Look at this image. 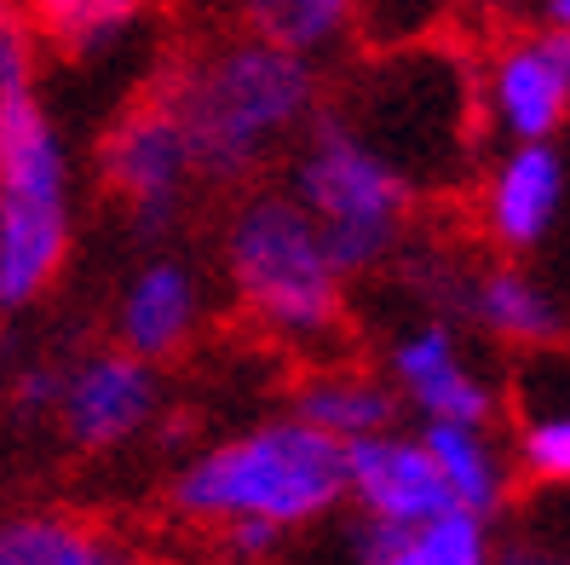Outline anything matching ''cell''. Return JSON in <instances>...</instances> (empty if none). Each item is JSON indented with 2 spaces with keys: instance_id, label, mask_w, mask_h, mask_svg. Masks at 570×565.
<instances>
[{
  "instance_id": "obj_1",
  "label": "cell",
  "mask_w": 570,
  "mask_h": 565,
  "mask_svg": "<svg viewBox=\"0 0 570 565\" xmlns=\"http://www.w3.org/2000/svg\"><path fill=\"white\" fill-rule=\"evenodd\" d=\"M156 87L174 105L196 174L208 185H248L254 174H265L277 156H288L299 127L317 110L312 58L254 36V29L179 58Z\"/></svg>"
},
{
  "instance_id": "obj_2",
  "label": "cell",
  "mask_w": 570,
  "mask_h": 565,
  "mask_svg": "<svg viewBox=\"0 0 570 565\" xmlns=\"http://www.w3.org/2000/svg\"><path fill=\"white\" fill-rule=\"evenodd\" d=\"M167 496L179 519L203 530L272 525L288 537L346 503V445L288 410L185 456Z\"/></svg>"
},
{
  "instance_id": "obj_3",
  "label": "cell",
  "mask_w": 570,
  "mask_h": 565,
  "mask_svg": "<svg viewBox=\"0 0 570 565\" xmlns=\"http://www.w3.org/2000/svg\"><path fill=\"white\" fill-rule=\"evenodd\" d=\"M225 277L237 306L288 347H323L346 323V272L288 191H248L230 208Z\"/></svg>"
},
{
  "instance_id": "obj_4",
  "label": "cell",
  "mask_w": 570,
  "mask_h": 565,
  "mask_svg": "<svg viewBox=\"0 0 570 565\" xmlns=\"http://www.w3.org/2000/svg\"><path fill=\"white\" fill-rule=\"evenodd\" d=\"M299 208L312 214L323 243L346 277L375 272V265L404 243V225L415 208V185L363 139L341 110H312L288 145V185Z\"/></svg>"
},
{
  "instance_id": "obj_5",
  "label": "cell",
  "mask_w": 570,
  "mask_h": 565,
  "mask_svg": "<svg viewBox=\"0 0 570 565\" xmlns=\"http://www.w3.org/2000/svg\"><path fill=\"white\" fill-rule=\"evenodd\" d=\"M70 260V156L41 98L0 92V312H23Z\"/></svg>"
},
{
  "instance_id": "obj_6",
  "label": "cell",
  "mask_w": 570,
  "mask_h": 565,
  "mask_svg": "<svg viewBox=\"0 0 570 565\" xmlns=\"http://www.w3.org/2000/svg\"><path fill=\"white\" fill-rule=\"evenodd\" d=\"M98 179H105V191L116 196V208L127 214L132 231L161 237V231L179 225V214L190 203V185L203 174H196L190 139H185L174 105L161 98V87H150L139 105H127L105 127Z\"/></svg>"
},
{
  "instance_id": "obj_7",
  "label": "cell",
  "mask_w": 570,
  "mask_h": 565,
  "mask_svg": "<svg viewBox=\"0 0 570 565\" xmlns=\"http://www.w3.org/2000/svg\"><path fill=\"white\" fill-rule=\"evenodd\" d=\"M156 410H161V376L150 358L105 347L58 370L52 416H58V434L76 450H92V456L121 450L139 434H150Z\"/></svg>"
},
{
  "instance_id": "obj_8",
  "label": "cell",
  "mask_w": 570,
  "mask_h": 565,
  "mask_svg": "<svg viewBox=\"0 0 570 565\" xmlns=\"http://www.w3.org/2000/svg\"><path fill=\"white\" fill-rule=\"evenodd\" d=\"M346 496L357 503V519H375V525H392V530L426 525V519L455 508L439 461L426 456V445L392 434V427L346 445Z\"/></svg>"
},
{
  "instance_id": "obj_9",
  "label": "cell",
  "mask_w": 570,
  "mask_h": 565,
  "mask_svg": "<svg viewBox=\"0 0 570 565\" xmlns=\"http://www.w3.org/2000/svg\"><path fill=\"white\" fill-rule=\"evenodd\" d=\"M490 116L513 139H553L570 116V29L501 47L490 64Z\"/></svg>"
},
{
  "instance_id": "obj_10",
  "label": "cell",
  "mask_w": 570,
  "mask_h": 565,
  "mask_svg": "<svg viewBox=\"0 0 570 565\" xmlns=\"http://www.w3.org/2000/svg\"><path fill=\"white\" fill-rule=\"evenodd\" d=\"M203 277L190 272L185 260H150L127 277L121 301H116V347L132 352V358H150V363H167L179 358L196 329H203Z\"/></svg>"
},
{
  "instance_id": "obj_11",
  "label": "cell",
  "mask_w": 570,
  "mask_h": 565,
  "mask_svg": "<svg viewBox=\"0 0 570 565\" xmlns=\"http://www.w3.org/2000/svg\"><path fill=\"white\" fill-rule=\"evenodd\" d=\"M392 387L404 405H415L426 421H473L490 427L495 392L490 381L466 363L461 341L444 323H421L392 347Z\"/></svg>"
},
{
  "instance_id": "obj_12",
  "label": "cell",
  "mask_w": 570,
  "mask_h": 565,
  "mask_svg": "<svg viewBox=\"0 0 570 565\" xmlns=\"http://www.w3.org/2000/svg\"><path fill=\"white\" fill-rule=\"evenodd\" d=\"M564 203V162L548 139H519L508 156L495 162L484 185V231L501 249H535L553 231Z\"/></svg>"
},
{
  "instance_id": "obj_13",
  "label": "cell",
  "mask_w": 570,
  "mask_h": 565,
  "mask_svg": "<svg viewBox=\"0 0 570 565\" xmlns=\"http://www.w3.org/2000/svg\"><path fill=\"white\" fill-rule=\"evenodd\" d=\"M357 559L363 565H495L484 519L461 514V508L426 519V525H410V530L357 519Z\"/></svg>"
},
{
  "instance_id": "obj_14",
  "label": "cell",
  "mask_w": 570,
  "mask_h": 565,
  "mask_svg": "<svg viewBox=\"0 0 570 565\" xmlns=\"http://www.w3.org/2000/svg\"><path fill=\"white\" fill-rule=\"evenodd\" d=\"M0 565H150L81 514H18L0 525Z\"/></svg>"
},
{
  "instance_id": "obj_15",
  "label": "cell",
  "mask_w": 570,
  "mask_h": 565,
  "mask_svg": "<svg viewBox=\"0 0 570 565\" xmlns=\"http://www.w3.org/2000/svg\"><path fill=\"white\" fill-rule=\"evenodd\" d=\"M294 416H306L312 427H323L328 439H368V434H386L397 421V392L381 376H363V370H312L294 392Z\"/></svg>"
},
{
  "instance_id": "obj_16",
  "label": "cell",
  "mask_w": 570,
  "mask_h": 565,
  "mask_svg": "<svg viewBox=\"0 0 570 565\" xmlns=\"http://www.w3.org/2000/svg\"><path fill=\"white\" fill-rule=\"evenodd\" d=\"M421 445H426L432 461H439L444 490H450V503L461 514L490 519L501 503H508V461H501L490 427H473V421H426Z\"/></svg>"
},
{
  "instance_id": "obj_17",
  "label": "cell",
  "mask_w": 570,
  "mask_h": 565,
  "mask_svg": "<svg viewBox=\"0 0 570 565\" xmlns=\"http://www.w3.org/2000/svg\"><path fill=\"white\" fill-rule=\"evenodd\" d=\"M473 318L490 329V335L513 341V347H542V341L559 335V306L524 272H513V265L484 272L473 283Z\"/></svg>"
},
{
  "instance_id": "obj_18",
  "label": "cell",
  "mask_w": 570,
  "mask_h": 565,
  "mask_svg": "<svg viewBox=\"0 0 570 565\" xmlns=\"http://www.w3.org/2000/svg\"><path fill=\"white\" fill-rule=\"evenodd\" d=\"M357 0H243V18L254 36L277 41L288 52H323L352 29Z\"/></svg>"
},
{
  "instance_id": "obj_19",
  "label": "cell",
  "mask_w": 570,
  "mask_h": 565,
  "mask_svg": "<svg viewBox=\"0 0 570 565\" xmlns=\"http://www.w3.org/2000/svg\"><path fill=\"white\" fill-rule=\"evenodd\" d=\"M36 29L63 52H98L139 23L145 0H23Z\"/></svg>"
},
{
  "instance_id": "obj_20",
  "label": "cell",
  "mask_w": 570,
  "mask_h": 565,
  "mask_svg": "<svg viewBox=\"0 0 570 565\" xmlns=\"http://www.w3.org/2000/svg\"><path fill=\"white\" fill-rule=\"evenodd\" d=\"M519 461L530 479L542 485H570V410H548L524 427L519 439Z\"/></svg>"
},
{
  "instance_id": "obj_21",
  "label": "cell",
  "mask_w": 570,
  "mask_h": 565,
  "mask_svg": "<svg viewBox=\"0 0 570 565\" xmlns=\"http://www.w3.org/2000/svg\"><path fill=\"white\" fill-rule=\"evenodd\" d=\"M36 41L41 29L23 0H0V92H18L36 81Z\"/></svg>"
},
{
  "instance_id": "obj_22",
  "label": "cell",
  "mask_w": 570,
  "mask_h": 565,
  "mask_svg": "<svg viewBox=\"0 0 570 565\" xmlns=\"http://www.w3.org/2000/svg\"><path fill=\"white\" fill-rule=\"evenodd\" d=\"M214 537H219V548L230 559H243V565H254V559L283 548V530H272V525H225V530H214Z\"/></svg>"
},
{
  "instance_id": "obj_23",
  "label": "cell",
  "mask_w": 570,
  "mask_h": 565,
  "mask_svg": "<svg viewBox=\"0 0 570 565\" xmlns=\"http://www.w3.org/2000/svg\"><path fill=\"white\" fill-rule=\"evenodd\" d=\"M58 370H63V363H29V370L12 381V405H18L23 416L52 410V398H58Z\"/></svg>"
},
{
  "instance_id": "obj_24",
  "label": "cell",
  "mask_w": 570,
  "mask_h": 565,
  "mask_svg": "<svg viewBox=\"0 0 570 565\" xmlns=\"http://www.w3.org/2000/svg\"><path fill=\"white\" fill-rule=\"evenodd\" d=\"M501 565H570V554H548V548H513Z\"/></svg>"
},
{
  "instance_id": "obj_25",
  "label": "cell",
  "mask_w": 570,
  "mask_h": 565,
  "mask_svg": "<svg viewBox=\"0 0 570 565\" xmlns=\"http://www.w3.org/2000/svg\"><path fill=\"white\" fill-rule=\"evenodd\" d=\"M548 18H553V29H570V0H548Z\"/></svg>"
}]
</instances>
